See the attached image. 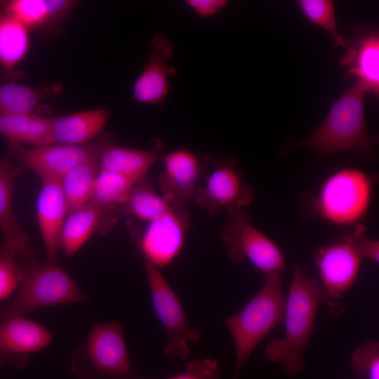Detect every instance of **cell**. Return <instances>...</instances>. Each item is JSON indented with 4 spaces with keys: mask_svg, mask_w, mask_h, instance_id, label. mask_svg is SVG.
<instances>
[{
    "mask_svg": "<svg viewBox=\"0 0 379 379\" xmlns=\"http://www.w3.org/2000/svg\"><path fill=\"white\" fill-rule=\"evenodd\" d=\"M322 300L318 279L309 276L301 264L296 262L286 300L284 335L272 339L264 350L267 359L281 366L288 376L299 374L304 369L303 355Z\"/></svg>",
    "mask_w": 379,
    "mask_h": 379,
    "instance_id": "1",
    "label": "cell"
},
{
    "mask_svg": "<svg viewBox=\"0 0 379 379\" xmlns=\"http://www.w3.org/2000/svg\"><path fill=\"white\" fill-rule=\"evenodd\" d=\"M365 93L357 83L346 88L321 124L293 148H312L320 157L354 152L369 164L375 162L378 137L367 129Z\"/></svg>",
    "mask_w": 379,
    "mask_h": 379,
    "instance_id": "2",
    "label": "cell"
},
{
    "mask_svg": "<svg viewBox=\"0 0 379 379\" xmlns=\"http://www.w3.org/2000/svg\"><path fill=\"white\" fill-rule=\"evenodd\" d=\"M375 174L357 168L332 173L315 194H307L300 207L307 218H319L333 225L353 227L366 217L378 182Z\"/></svg>",
    "mask_w": 379,
    "mask_h": 379,
    "instance_id": "3",
    "label": "cell"
},
{
    "mask_svg": "<svg viewBox=\"0 0 379 379\" xmlns=\"http://www.w3.org/2000/svg\"><path fill=\"white\" fill-rule=\"evenodd\" d=\"M265 277V283L258 293L241 311L224 321L234 345L232 379H239L257 346L274 328L284 323L286 296L281 274Z\"/></svg>",
    "mask_w": 379,
    "mask_h": 379,
    "instance_id": "4",
    "label": "cell"
},
{
    "mask_svg": "<svg viewBox=\"0 0 379 379\" xmlns=\"http://www.w3.org/2000/svg\"><path fill=\"white\" fill-rule=\"evenodd\" d=\"M19 291L4 310L2 318L25 317L41 307L89 300L63 268L36 258L23 262Z\"/></svg>",
    "mask_w": 379,
    "mask_h": 379,
    "instance_id": "5",
    "label": "cell"
},
{
    "mask_svg": "<svg viewBox=\"0 0 379 379\" xmlns=\"http://www.w3.org/2000/svg\"><path fill=\"white\" fill-rule=\"evenodd\" d=\"M71 371L78 379H135L133 368L118 321L96 323L84 344L76 347Z\"/></svg>",
    "mask_w": 379,
    "mask_h": 379,
    "instance_id": "6",
    "label": "cell"
},
{
    "mask_svg": "<svg viewBox=\"0 0 379 379\" xmlns=\"http://www.w3.org/2000/svg\"><path fill=\"white\" fill-rule=\"evenodd\" d=\"M228 217L220 237L230 260L248 262L265 277L281 274L286 262L277 243L259 230L253 218L243 211Z\"/></svg>",
    "mask_w": 379,
    "mask_h": 379,
    "instance_id": "7",
    "label": "cell"
},
{
    "mask_svg": "<svg viewBox=\"0 0 379 379\" xmlns=\"http://www.w3.org/2000/svg\"><path fill=\"white\" fill-rule=\"evenodd\" d=\"M255 196L234 157H211L193 200L209 215L224 210L230 215L248 206Z\"/></svg>",
    "mask_w": 379,
    "mask_h": 379,
    "instance_id": "8",
    "label": "cell"
},
{
    "mask_svg": "<svg viewBox=\"0 0 379 379\" xmlns=\"http://www.w3.org/2000/svg\"><path fill=\"white\" fill-rule=\"evenodd\" d=\"M154 313L167 333L165 355L180 360L187 358L190 343L200 340L201 333L188 323L181 302L161 269L142 258Z\"/></svg>",
    "mask_w": 379,
    "mask_h": 379,
    "instance_id": "9",
    "label": "cell"
},
{
    "mask_svg": "<svg viewBox=\"0 0 379 379\" xmlns=\"http://www.w3.org/2000/svg\"><path fill=\"white\" fill-rule=\"evenodd\" d=\"M313 258L322 289V302L328 314L340 317L345 311L343 299L357 280L362 258L344 233L340 240L317 249Z\"/></svg>",
    "mask_w": 379,
    "mask_h": 379,
    "instance_id": "10",
    "label": "cell"
},
{
    "mask_svg": "<svg viewBox=\"0 0 379 379\" xmlns=\"http://www.w3.org/2000/svg\"><path fill=\"white\" fill-rule=\"evenodd\" d=\"M113 137L105 133L96 140L84 145H57L27 147L8 142L9 157L17 159L41 180L60 178L72 167L93 159H99L105 149L113 143Z\"/></svg>",
    "mask_w": 379,
    "mask_h": 379,
    "instance_id": "11",
    "label": "cell"
},
{
    "mask_svg": "<svg viewBox=\"0 0 379 379\" xmlns=\"http://www.w3.org/2000/svg\"><path fill=\"white\" fill-rule=\"evenodd\" d=\"M128 230L141 258L161 269L171 264L185 246L190 215L185 206H175L164 216L145 222L137 230L128 223Z\"/></svg>",
    "mask_w": 379,
    "mask_h": 379,
    "instance_id": "12",
    "label": "cell"
},
{
    "mask_svg": "<svg viewBox=\"0 0 379 379\" xmlns=\"http://www.w3.org/2000/svg\"><path fill=\"white\" fill-rule=\"evenodd\" d=\"M212 157L184 147L166 154L159 176L161 194L173 205L185 206L187 201L193 199Z\"/></svg>",
    "mask_w": 379,
    "mask_h": 379,
    "instance_id": "13",
    "label": "cell"
},
{
    "mask_svg": "<svg viewBox=\"0 0 379 379\" xmlns=\"http://www.w3.org/2000/svg\"><path fill=\"white\" fill-rule=\"evenodd\" d=\"M340 65L347 69L346 78L352 77L365 93L379 94V34L371 23L355 27L346 40Z\"/></svg>",
    "mask_w": 379,
    "mask_h": 379,
    "instance_id": "14",
    "label": "cell"
},
{
    "mask_svg": "<svg viewBox=\"0 0 379 379\" xmlns=\"http://www.w3.org/2000/svg\"><path fill=\"white\" fill-rule=\"evenodd\" d=\"M173 50V43L166 36L157 34L152 38L148 60L133 88V98L137 102L157 105L167 97L169 80L176 74L169 65Z\"/></svg>",
    "mask_w": 379,
    "mask_h": 379,
    "instance_id": "15",
    "label": "cell"
},
{
    "mask_svg": "<svg viewBox=\"0 0 379 379\" xmlns=\"http://www.w3.org/2000/svg\"><path fill=\"white\" fill-rule=\"evenodd\" d=\"M51 333L44 326L25 318L15 317L0 320V367L4 364L22 368L30 353L48 346Z\"/></svg>",
    "mask_w": 379,
    "mask_h": 379,
    "instance_id": "16",
    "label": "cell"
},
{
    "mask_svg": "<svg viewBox=\"0 0 379 379\" xmlns=\"http://www.w3.org/2000/svg\"><path fill=\"white\" fill-rule=\"evenodd\" d=\"M24 167L14 165L7 155L0 161V231L4 248L19 262L36 256L27 234L17 220L13 208L15 181Z\"/></svg>",
    "mask_w": 379,
    "mask_h": 379,
    "instance_id": "17",
    "label": "cell"
},
{
    "mask_svg": "<svg viewBox=\"0 0 379 379\" xmlns=\"http://www.w3.org/2000/svg\"><path fill=\"white\" fill-rule=\"evenodd\" d=\"M36 204V220L46 249L47 262L56 264L63 222L68 213L59 180H41Z\"/></svg>",
    "mask_w": 379,
    "mask_h": 379,
    "instance_id": "18",
    "label": "cell"
},
{
    "mask_svg": "<svg viewBox=\"0 0 379 379\" xmlns=\"http://www.w3.org/2000/svg\"><path fill=\"white\" fill-rule=\"evenodd\" d=\"M118 218L112 211L91 203L69 211L61 230L60 248L67 256H72L93 232H109Z\"/></svg>",
    "mask_w": 379,
    "mask_h": 379,
    "instance_id": "19",
    "label": "cell"
},
{
    "mask_svg": "<svg viewBox=\"0 0 379 379\" xmlns=\"http://www.w3.org/2000/svg\"><path fill=\"white\" fill-rule=\"evenodd\" d=\"M109 117L105 108L51 117V141L57 145H84L102 134Z\"/></svg>",
    "mask_w": 379,
    "mask_h": 379,
    "instance_id": "20",
    "label": "cell"
},
{
    "mask_svg": "<svg viewBox=\"0 0 379 379\" xmlns=\"http://www.w3.org/2000/svg\"><path fill=\"white\" fill-rule=\"evenodd\" d=\"M163 149L161 141H157L148 149L130 148L113 142L102 153L99 169L120 174L137 184L147 179L149 171L159 160Z\"/></svg>",
    "mask_w": 379,
    "mask_h": 379,
    "instance_id": "21",
    "label": "cell"
},
{
    "mask_svg": "<svg viewBox=\"0 0 379 379\" xmlns=\"http://www.w3.org/2000/svg\"><path fill=\"white\" fill-rule=\"evenodd\" d=\"M76 4L69 0H11L0 1V7L29 29L58 22Z\"/></svg>",
    "mask_w": 379,
    "mask_h": 379,
    "instance_id": "22",
    "label": "cell"
},
{
    "mask_svg": "<svg viewBox=\"0 0 379 379\" xmlns=\"http://www.w3.org/2000/svg\"><path fill=\"white\" fill-rule=\"evenodd\" d=\"M29 48V29L0 7V69L5 77H16L15 67Z\"/></svg>",
    "mask_w": 379,
    "mask_h": 379,
    "instance_id": "23",
    "label": "cell"
},
{
    "mask_svg": "<svg viewBox=\"0 0 379 379\" xmlns=\"http://www.w3.org/2000/svg\"><path fill=\"white\" fill-rule=\"evenodd\" d=\"M59 84L30 86L9 81L0 84V114H32L41 102L62 91Z\"/></svg>",
    "mask_w": 379,
    "mask_h": 379,
    "instance_id": "24",
    "label": "cell"
},
{
    "mask_svg": "<svg viewBox=\"0 0 379 379\" xmlns=\"http://www.w3.org/2000/svg\"><path fill=\"white\" fill-rule=\"evenodd\" d=\"M51 117L34 113L0 114V134L8 142L32 147L51 145Z\"/></svg>",
    "mask_w": 379,
    "mask_h": 379,
    "instance_id": "25",
    "label": "cell"
},
{
    "mask_svg": "<svg viewBox=\"0 0 379 379\" xmlns=\"http://www.w3.org/2000/svg\"><path fill=\"white\" fill-rule=\"evenodd\" d=\"M175 206L161 194L156 192L147 180L134 185L126 201L119 206L116 213L120 215H130L143 222L157 220Z\"/></svg>",
    "mask_w": 379,
    "mask_h": 379,
    "instance_id": "26",
    "label": "cell"
},
{
    "mask_svg": "<svg viewBox=\"0 0 379 379\" xmlns=\"http://www.w3.org/2000/svg\"><path fill=\"white\" fill-rule=\"evenodd\" d=\"M99 161L100 158L79 164L67 171L59 180L68 212L89 202L99 171Z\"/></svg>",
    "mask_w": 379,
    "mask_h": 379,
    "instance_id": "27",
    "label": "cell"
},
{
    "mask_svg": "<svg viewBox=\"0 0 379 379\" xmlns=\"http://www.w3.org/2000/svg\"><path fill=\"white\" fill-rule=\"evenodd\" d=\"M135 185L120 174L99 169L88 203L116 213L117 209L128 199Z\"/></svg>",
    "mask_w": 379,
    "mask_h": 379,
    "instance_id": "28",
    "label": "cell"
},
{
    "mask_svg": "<svg viewBox=\"0 0 379 379\" xmlns=\"http://www.w3.org/2000/svg\"><path fill=\"white\" fill-rule=\"evenodd\" d=\"M298 4L302 15L326 32L335 46H345L346 39L338 28L333 1L300 0Z\"/></svg>",
    "mask_w": 379,
    "mask_h": 379,
    "instance_id": "29",
    "label": "cell"
},
{
    "mask_svg": "<svg viewBox=\"0 0 379 379\" xmlns=\"http://www.w3.org/2000/svg\"><path fill=\"white\" fill-rule=\"evenodd\" d=\"M352 365L365 379H379V342L371 340L361 343L352 354Z\"/></svg>",
    "mask_w": 379,
    "mask_h": 379,
    "instance_id": "30",
    "label": "cell"
},
{
    "mask_svg": "<svg viewBox=\"0 0 379 379\" xmlns=\"http://www.w3.org/2000/svg\"><path fill=\"white\" fill-rule=\"evenodd\" d=\"M21 279L19 260L2 246L0 247V300L12 293L20 285Z\"/></svg>",
    "mask_w": 379,
    "mask_h": 379,
    "instance_id": "31",
    "label": "cell"
},
{
    "mask_svg": "<svg viewBox=\"0 0 379 379\" xmlns=\"http://www.w3.org/2000/svg\"><path fill=\"white\" fill-rule=\"evenodd\" d=\"M352 230L344 233L351 244L361 256L375 263L379 261V241L371 239L366 233V227L361 224L355 225Z\"/></svg>",
    "mask_w": 379,
    "mask_h": 379,
    "instance_id": "32",
    "label": "cell"
},
{
    "mask_svg": "<svg viewBox=\"0 0 379 379\" xmlns=\"http://www.w3.org/2000/svg\"><path fill=\"white\" fill-rule=\"evenodd\" d=\"M218 363L213 359H196L186 364L185 369L166 379H220Z\"/></svg>",
    "mask_w": 379,
    "mask_h": 379,
    "instance_id": "33",
    "label": "cell"
},
{
    "mask_svg": "<svg viewBox=\"0 0 379 379\" xmlns=\"http://www.w3.org/2000/svg\"><path fill=\"white\" fill-rule=\"evenodd\" d=\"M185 4L197 15L204 18H211L228 4L226 0H187Z\"/></svg>",
    "mask_w": 379,
    "mask_h": 379,
    "instance_id": "34",
    "label": "cell"
},
{
    "mask_svg": "<svg viewBox=\"0 0 379 379\" xmlns=\"http://www.w3.org/2000/svg\"><path fill=\"white\" fill-rule=\"evenodd\" d=\"M135 379H143L141 376H138V378H136Z\"/></svg>",
    "mask_w": 379,
    "mask_h": 379,
    "instance_id": "35",
    "label": "cell"
}]
</instances>
